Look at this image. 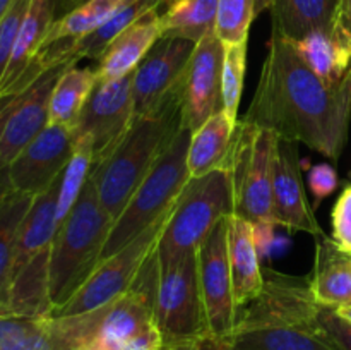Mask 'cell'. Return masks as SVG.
<instances>
[{
	"label": "cell",
	"mask_w": 351,
	"mask_h": 350,
	"mask_svg": "<svg viewBox=\"0 0 351 350\" xmlns=\"http://www.w3.org/2000/svg\"><path fill=\"white\" fill-rule=\"evenodd\" d=\"M161 345H163L161 333L158 331L156 325H151L132 336L120 350H161Z\"/></svg>",
	"instance_id": "obj_40"
},
{
	"label": "cell",
	"mask_w": 351,
	"mask_h": 350,
	"mask_svg": "<svg viewBox=\"0 0 351 350\" xmlns=\"http://www.w3.org/2000/svg\"><path fill=\"white\" fill-rule=\"evenodd\" d=\"M271 0H218L216 34L223 45L247 43L250 24L257 14L269 9Z\"/></svg>",
	"instance_id": "obj_31"
},
{
	"label": "cell",
	"mask_w": 351,
	"mask_h": 350,
	"mask_svg": "<svg viewBox=\"0 0 351 350\" xmlns=\"http://www.w3.org/2000/svg\"><path fill=\"white\" fill-rule=\"evenodd\" d=\"M58 187H60V178H57L47 191L34 196L17 233L12 278L38 254L51 247L55 232H57L55 213H57Z\"/></svg>",
	"instance_id": "obj_23"
},
{
	"label": "cell",
	"mask_w": 351,
	"mask_h": 350,
	"mask_svg": "<svg viewBox=\"0 0 351 350\" xmlns=\"http://www.w3.org/2000/svg\"><path fill=\"white\" fill-rule=\"evenodd\" d=\"M197 43L185 38L161 36L132 72L136 117L154 112L184 81Z\"/></svg>",
	"instance_id": "obj_12"
},
{
	"label": "cell",
	"mask_w": 351,
	"mask_h": 350,
	"mask_svg": "<svg viewBox=\"0 0 351 350\" xmlns=\"http://www.w3.org/2000/svg\"><path fill=\"white\" fill-rule=\"evenodd\" d=\"M98 81L95 67L72 65L58 78L50 98V124L74 127Z\"/></svg>",
	"instance_id": "obj_30"
},
{
	"label": "cell",
	"mask_w": 351,
	"mask_h": 350,
	"mask_svg": "<svg viewBox=\"0 0 351 350\" xmlns=\"http://www.w3.org/2000/svg\"><path fill=\"white\" fill-rule=\"evenodd\" d=\"M263 288L239 309L233 350H341L317 323L311 278L263 268Z\"/></svg>",
	"instance_id": "obj_2"
},
{
	"label": "cell",
	"mask_w": 351,
	"mask_h": 350,
	"mask_svg": "<svg viewBox=\"0 0 351 350\" xmlns=\"http://www.w3.org/2000/svg\"><path fill=\"white\" fill-rule=\"evenodd\" d=\"M132 74L113 81H96L77 122L72 127L74 144L84 143L93 151V167L101 163L132 126Z\"/></svg>",
	"instance_id": "obj_10"
},
{
	"label": "cell",
	"mask_w": 351,
	"mask_h": 350,
	"mask_svg": "<svg viewBox=\"0 0 351 350\" xmlns=\"http://www.w3.org/2000/svg\"><path fill=\"white\" fill-rule=\"evenodd\" d=\"M16 2V0H0V19H2L3 16L7 14V10L12 7V3Z\"/></svg>",
	"instance_id": "obj_44"
},
{
	"label": "cell",
	"mask_w": 351,
	"mask_h": 350,
	"mask_svg": "<svg viewBox=\"0 0 351 350\" xmlns=\"http://www.w3.org/2000/svg\"><path fill=\"white\" fill-rule=\"evenodd\" d=\"M341 0H271V33L298 41L336 26Z\"/></svg>",
	"instance_id": "obj_20"
},
{
	"label": "cell",
	"mask_w": 351,
	"mask_h": 350,
	"mask_svg": "<svg viewBox=\"0 0 351 350\" xmlns=\"http://www.w3.org/2000/svg\"><path fill=\"white\" fill-rule=\"evenodd\" d=\"M332 309H335V311L338 312L345 321L351 323V302H346V304H341L338 305V307H332Z\"/></svg>",
	"instance_id": "obj_43"
},
{
	"label": "cell",
	"mask_w": 351,
	"mask_h": 350,
	"mask_svg": "<svg viewBox=\"0 0 351 350\" xmlns=\"http://www.w3.org/2000/svg\"><path fill=\"white\" fill-rule=\"evenodd\" d=\"M332 239L351 253V184L346 185L332 208Z\"/></svg>",
	"instance_id": "obj_36"
},
{
	"label": "cell",
	"mask_w": 351,
	"mask_h": 350,
	"mask_svg": "<svg viewBox=\"0 0 351 350\" xmlns=\"http://www.w3.org/2000/svg\"><path fill=\"white\" fill-rule=\"evenodd\" d=\"M93 325V312L43 316L5 350H81Z\"/></svg>",
	"instance_id": "obj_26"
},
{
	"label": "cell",
	"mask_w": 351,
	"mask_h": 350,
	"mask_svg": "<svg viewBox=\"0 0 351 350\" xmlns=\"http://www.w3.org/2000/svg\"><path fill=\"white\" fill-rule=\"evenodd\" d=\"M314 299L328 307L351 302V253L332 237H317L314 270L311 277Z\"/></svg>",
	"instance_id": "obj_19"
},
{
	"label": "cell",
	"mask_w": 351,
	"mask_h": 350,
	"mask_svg": "<svg viewBox=\"0 0 351 350\" xmlns=\"http://www.w3.org/2000/svg\"><path fill=\"white\" fill-rule=\"evenodd\" d=\"M74 151L71 127L48 124L7 168L10 189L29 196L41 194L60 178Z\"/></svg>",
	"instance_id": "obj_13"
},
{
	"label": "cell",
	"mask_w": 351,
	"mask_h": 350,
	"mask_svg": "<svg viewBox=\"0 0 351 350\" xmlns=\"http://www.w3.org/2000/svg\"><path fill=\"white\" fill-rule=\"evenodd\" d=\"M31 84H33V82L17 81L14 86L0 91V137H2L3 129H5V124L7 120H9L10 113L14 112V108L17 106L19 100L23 98L24 91H26ZM9 191H10V182H9V175H7L5 172V174H0V198Z\"/></svg>",
	"instance_id": "obj_37"
},
{
	"label": "cell",
	"mask_w": 351,
	"mask_h": 350,
	"mask_svg": "<svg viewBox=\"0 0 351 350\" xmlns=\"http://www.w3.org/2000/svg\"><path fill=\"white\" fill-rule=\"evenodd\" d=\"M317 323L339 349L351 350V323L345 321L335 309L319 304Z\"/></svg>",
	"instance_id": "obj_35"
},
{
	"label": "cell",
	"mask_w": 351,
	"mask_h": 350,
	"mask_svg": "<svg viewBox=\"0 0 351 350\" xmlns=\"http://www.w3.org/2000/svg\"><path fill=\"white\" fill-rule=\"evenodd\" d=\"M160 12L161 36H177L199 43L216 30L218 0H168Z\"/></svg>",
	"instance_id": "obj_29"
},
{
	"label": "cell",
	"mask_w": 351,
	"mask_h": 350,
	"mask_svg": "<svg viewBox=\"0 0 351 350\" xmlns=\"http://www.w3.org/2000/svg\"><path fill=\"white\" fill-rule=\"evenodd\" d=\"M167 2L168 0H134V2L127 3L120 10H117L106 23H103L98 30L89 33L88 36L74 41L69 47L60 48V50H41V58L47 60L48 65H57L67 60L79 62L81 58H95V60H99V57L105 54L106 47L125 27L136 23L139 17H143L149 10L160 9Z\"/></svg>",
	"instance_id": "obj_22"
},
{
	"label": "cell",
	"mask_w": 351,
	"mask_h": 350,
	"mask_svg": "<svg viewBox=\"0 0 351 350\" xmlns=\"http://www.w3.org/2000/svg\"><path fill=\"white\" fill-rule=\"evenodd\" d=\"M33 199L34 196L23 194L12 189L0 198V316L12 314L10 288L17 233Z\"/></svg>",
	"instance_id": "obj_27"
},
{
	"label": "cell",
	"mask_w": 351,
	"mask_h": 350,
	"mask_svg": "<svg viewBox=\"0 0 351 350\" xmlns=\"http://www.w3.org/2000/svg\"><path fill=\"white\" fill-rule=\"evenodd\" d=\"M232 215L233 192L226 168L191 178L158 239L154 249L158 266H167L185 253L197 250L211 230Z\"/></svg>",
	"instance_id": "obj_6"
},
{
	"label": "cell",
	"mask_w": 351,
	"mask_h": 350,
	"mask_svg": "<svg viewBox=\"0 0 351 350\" xmlns=\"http://www.w3.org/2000/svg\"><path fill=\"white\" fill-rule=\"evenodd\" d=\"M182 110L184 81L154 112L136 117L108 156L91 168L89 178L95 184L99 202L113 220L122 213L134 191L180 132L184 127Z\"/></svg>",
	"instance_id": "obj_3"
},
{
	"label": "cell",
	"mask_w": 351,
	"mask_h": 350,
	"mask_svg": "<svg viewBox=\"0 0 351 350\" xmlns=\"http://www.w3.org/2000/svg\"><path fill=\"white\" fill-rule=\"evenodd\" d=\"M228 259L233 299L240 309L259 295L264 278L259 250L254 239V225L235 215L228 218Z\"/></svg>",
	"instance_id": "obj_18"
},
{
	"label": "cell",
	"mask_w": 351,
	"mask_h": 350,
	"mask_svg": "<svg viewBox=\"0 0 351 350\" xmlns=\"http://www.w3.org/2000/svg\"><path fill=\"white\" fill-rule=\"evenodd\" d=\"M171 209L165 213L160 220H156L153 225L147 226L136 239L130 240L127 246H123L106 259L99 261L98 266L77 288V292L64 305L55 309L50 316L86 314L127 294L136 285L144 264L153 254Z\"/></svg>",
	"instance_id": "obj_9"
},
{
	"label": "cell",
	"mask_w": 351,
	"mask_h": 350,
	"mask_svg": "<svg viewBox=\"0 0 351 350\" xmlns=\"http://www.w3.org/2000/svg\"><path fill=\"white\" fill-rule=\"evenodd\" d=\"M228 218H223L197 247L199 285L208 331L218 336H233L239 319L228 259Z\"/></svg>",
	"instance_id": "obj_11"
},
{
	"label": "cell",
	"mask_w": 351,
	"mask_h": 350,
	"mask_svg": "<svg viewBox=\"0 0 351 350\" xmlns=\"http://www.w3.org/2000/svg\"><path fill=\"white\" fill-rule=\"evenodd\" d=\"M225 45L218 34L209 33L195 47L184 78V127L194 132L209 117L223 110L221 74Z\"/></svg>",
	"instance_id": "obj_15"
},
{
	"label": "cell",
	"mask_w": 351,
	"mask_h": 350,
	"mask_svg": "<svg viewBox=\"0 0 351 350\" xmlns=\"http://www.w3.org/2000/svg\"><path fill=\"white\" fill-rule=\"evenodd\" d=\"M130 2L134 0H84L55 21L41 50H60L88 36Z\"/></svg>",
	"instance_id": "obj_28"
},
{
	"label": "cell",
	"mask_w": 351,
	"mask_h": 350,
	"mask_svg": "<svg viewBox=\"0 0 351 350\" xmlns=\"http://www.w3.org/2000/svg\"><path fill=\"white\" fill-rule=\"evenodd\" d=\"M247 69V43L225 45V60L221 74L223 110L237 122L240 98H242L243 78Z\"/></svg>",
	"instance_id": "obj_33"
},
{
	"label": "cell",
	"mask_w": 351,
	"mask_h": 350,
	"mask_svg": "<svg viewBox=\"0 0 351 350\" xmlns=\"http://www.w3.org/2000/svg\"><path fill=\"white\" fill-rule=\"evenodd\" d=\"M153 321L163 343L208 331L197 271V250L158 266L153 281Z\"/></svg>",
	"instance_id": "obj_8"
},
{
	"label": "cell",
	"mask_w": 351,
	"mask_h": 350,
	"mask_svg": "<svg viewBox=\"0 0 351 350\" xmlns=\"http://www.w3.org/2000/svg\"><path fill=\"white\" fill-rule=\"evenodd\" d=\"M278 136L239 120L225 167L232 180L233 215L250 223H274L273 158Z\"/></svg>",
	"instance_id": "obj_7"
},
{
	"label": "cell",
	"mask_w": 351,
	"mask_h": 350,
	"mask_svg": "<svg viewBox=\"0 0 351 350\" xmlns=\"http://www.w3.org/2000/svg\"><path fill=\"white\" fill-rule=\"evenodd\" d=\"M160 38V9H153L125 27L106 47L96 67L99 81H113L132 74Z\"/></svg>",
	"instance_id": "obj_17"
},
{
	"label": "cell",
	"mask_w": 351,
	"mask_h": 350,
	"mask_svg": "<svg viewBox=\"0 0 351 350\" xmlns=\"http://www.w3.org/2000/svg\"><path fill=\"white\" fill-rule=\"evenodd\" d=\"M305 64L328 86H339L351 72V40L341 23L293 41Z\"/></svg>",
	"instance_id": "obj_21"
},
{
	"label": "cell",
	"mask_w": 351,
	"mask_h": 350,
	"mask_svg": "<svg viewBox=\"0 0 351 350\" xmlns=\"http://www.w3.org/2000/svg\"><path fill=\"white\" fill-rule=\"evenodd\" d=\"M113 222L88 177L74 208L57 229L51 242L50 301L53 311L64 305L98 266Z\"/></svg>",
	"instance_id": "obj_4"
},
{
	"label": "cell",
	"mask_w": 351,
	"mask_h": 350,
	"mask_svg": "<svg viewBox=\"0 0 351 350\" xmlns=\"http://www.w3.org/2000/svg\"><path fill=\"white\" fill-rule=\"evenodd\" d=\"M191 137L192 130L182 127L180 132L161 153L149 174L144 177L139 187L130 196L125 208L113 222L99 261L106 259L117 250L122 249L123 246H127L130 240L136 239L147 226L153 225L156 220H160L165 213L173 208L178 196L191 180L187 167V151Z\"/></svg>",
	"instance_id": "obj_5"
},
{
	"label": "cell",
	"mask_w": 351,
	"mask_h": 350,
	"mask_svg": "<svg viewBox=\"0 0 351 350\" xmlns=\"http://www.w3.org/2000/svg\"><path fill=\"white\" fill-rule=\"evenodd\" d=\"M273 218L293 232L324 235L314 208L308 205L302 175L298 143L278 137L273 158Z\"/></svg>",
	"instance_id": "obj_14"
},
{
	"label": "cell",
	"mask_w": 351,
	"mask_h": 350,
	"mask_svg": "<svg viewBox=\"0 0 351 350\" xmlns=\"http://www.w3.org/2000/svg\"><path fill=\"white\" fill-rule=\"evenodd\" d=\"M93 168V151L88 144H75V151L72 154L71 161L65 167L64 174L60 177V187H58L57 198V229L62 225L71 209L74 208L75 201L81 196L82 187L88 182L89 174Z\"/></svg>",
	"instance_id": "obj_32"
},
{
	"label": "cell",
	"mask_w": 351,
	"mask_h": 350,
	"mask_svg": "<svg viewBox=\"0 0 351 350\" xmlns=\"http://www.w3.org/2000/svg\"><path fill=\"white\" fill-rule=\"evenodd\" d=\"M84 0H58V7H57V19L64 14H67L69 10H72L74 7H77L79 3H82Z\"/></svg>",
	"instance_id": "obj_42"
},
{
	"label": "cell",
	"mask_w": 351,
	"mask_h": 350,
	"mask_svg": "<svg viewBox=\"0 0 351 350\" xmlns=\"http://www.w3.org/2000/svg\"><path fill=\"white\" fill-rule=\"evenodd\" d=\"M57 7L58 0H31V5L14 45L12 57L3 74L0 91L16 84L17 79L36 58L38 51L41 50L50 33V27L57 21Z\"/></svg>",
	"instance_id": "obj_24"
},
{
	"label": "cell",
	"mask_w": 351,
	"mask_h": 350,
	"mask_svg": "<svg viewBox=\"0 0 351 350\" xmlns=\"http://www.w3.org/2000/svg\"><path fill=\"white\" fill-rule=\"evenodd\" d=\"M242 122L336 161L350 134L351 72L339 86H328L305 64L293 41L271 33L259 82Z\"/></svg>",
	"instance_id": "obj_1"
},
{
	"label": "cell",
	"mask_w": 351,
	"mask_h": 350,
	"mask_svg": "<svg viewBox=\"0 0 351 350\" xmlns=\"http://www.w3.org/2000/svg\"><path fill=\"white\" fill-rule=\"evenodd\" d=\"M237 122L226 115L225 110H219L192 132L187 151L191 178L204 177L209 172L225 167Z\"/></svg>",
	"instance_id": "obj_25"
},
{
	"label": "cell",
	"mask_w": 351,
	"mask_h": 350,
	"mask_svg": "<svg viewBox=\"0 0 351 350\" xmlns=\"http://www.w3.org/2000/svg\"><path fill=\"white\" fill-rule=\"evenodd\" d=\"M338 21L345 27L351 40V0H341V9H339Z\"/></svg>",
	"instance_id": "obj_41"
},
{
	"label": "cell",
	"mask_w": 351,
	"mask_h": 350,
	"mask_svg": "<svg viewBox=\"0 0 351 350\" xmlns=\"http://www.w3.org/2000/svg\"><path fill=\"white\" fill-rule=\"evenodd\" d=\"M75 64V60H67L53 65L24 91L0 137V174H5L14 158L50 124L51 91L58 78Z\"/></svg>",
	"instance_id": "obj_16"
},
{
	"label": "cell",
	"mask_w": 351,
	"mask_h": 350,
	"mask_svg": "<svg viewBox=\"0 0 351 350\" xmlns=\"http://www.w3.org/2000/svg\"><path fill=\"white\" fill-rule=\"evenodd\" d=\"M308 189L315 198V205L331 196L338 189V174L329 163H319L308 170Z\"/></svg>",
	"instance_id": "obj_39"
},
{
	"label": "cell",
	"mask_w": 351,
	"mask_h": 350,
	"mask_svg": "<svg viewBox=\"0 0 351 350\" xmlns=\"http://www.w3.org/2000/svg\"><path fill=\"white\" fill-rule=\"evenodd\" d=\"M31 0H16L5 16L0 19V84H2L3 74L7 71L10 57H12L14 45H16L17 34H19L23 21L26 17Z\"/></svg>",
	"instance_id": "obj_34"
},
{
	"label": "cell",
	"mask_w": 351,
	"mask_h": 350,
	"mask_svg": "<svg viewBox=\"0 0 351 350\" xmlns=\"http://www.w3.org/2000/svg\"><path fill=\"white\" fill-rule=\"evenodd\" d=\"M161 350H233V338L204 331L197 336H192V338L163 343Z\"/></svg>",
	"instance_id": "obj_38"
}]
</instances>
